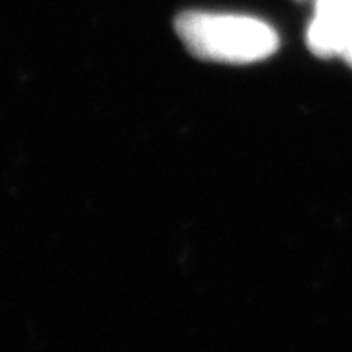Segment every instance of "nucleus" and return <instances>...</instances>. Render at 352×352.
I'll use <instances>...</instances> for the list:
<instances>
[{
    "instance_id": "f257e3e1",
    "label": "nucleus",
    "mask_w": 352,
    "mask_h": 352,
    "mask_svg": "<svg viewBox=\"0 0 352 352\" xmlns=\"http://www.w3.org/2000/svg\"><path fill=\"white\" fill-rule=\"evenodd\" d=\"M176 34L194 55L221 63H254L278 50L274 28L235 14L192 12L176 18Z\"/></svg>"
},
{
    "instance_id": "f03ea898",
    "label": "nucleus",
    "mask_w": 352,
    "mask_h": 352,
    "mask_svg": "<svg viewBox=\"0 0 352 352\" xmlns=\"http://www.w3.org/2000/svg\"><path fill=\"white\" fill-rule=\"evenodd\" d=\"M317 14H352V0H317Z\"/></svg>"
},
{
    "instance_id": "7ed1b4c3",
    "label": "nucleus",
    "mask_w": 352,
    "mask_h": 352,
    "mask_svg": "<svg viewBox=\"0 0 352 352\" xmlns=\"http://www.w3.org/2000/svg\"><path fill=\"white\" fill-rule=\"evenodd\" d=\"M340 57H344V59L352 65V28L351 34H349V39H346V43H344V50L340 53Z\"/></svg>"
}]
</instances>
